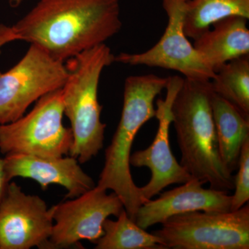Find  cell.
<instances>
[{
  "label": "cell",
  "mask_w": 249,
  "mask_h": 249,
  "mask_svg": "<svg viewBox=\"0 0 249 249\" xmlns=\"http://www.w3.org/2000/svg\"><path fill=\"white\" fill-rule=\"evenodd\" d=\"M64 115L61 88L42 96L17 120L0 124V152L44 157L69 155L73 134L64 125Z\"/></svg>",
  "instance_id": "cell-5"
},
{
  "label": "cell",
  "mask_w": 249,
  "mask_h": 249,
  "mask_svg": "<svg viewBox=\"0 0 249 249\" xmlns=\"http://www.w3.org/2000/svg\"><path fill=\"white\" fill-rule=\"evenodd\" d=\"M124 209L114 192L107 194L98 186L52 206L53 226L47 249L79 246L82 240L96 242L104 234L105 221L109 216L117 217Z\"/></svg>",
  "instance_id": "cell-9"
},
{
  "label": "cell",
  "mask_w": 249,
  "mask_h": 249,
  "mask_svg": "<svg viewBox=\"0 0 249 249\" xmlns=\"http://www.w3.org/2000/svg\"><path fill=\"white\" fill-rule=\"evenodd\" d=\"M16 40H19V37L15 31L14 27L0 24V52L3 46Z\"/></svg>",
  "instance_id": "cell-20"
},
{
  "label": "cell",
  "mask_w": 249,
  "mask_h": 249,
  "mask_svg": "<svg viewBox=\"0 0 249 249\" xmlns=\"http://www.w3.org/2000/svg\"><path fill=\"white\" fill-rule=\"evenodd\" d=\"M211 108L219 154L224 164L232 173L237 169L241 150L249 138V119L214 92L211 96Z\"/></svg>",
  "instance_id": "cell-15"
},
{
  "label": "cell",
  "mask_w": 249,
  "mask_h": 249,
  "mask_svg": "<svg viewBox=\"0 0 249 249\" xmlns=\"http://www.w3.org/2000/svg\"><path fill=\"white\" fill-rule=\"evenodd\" d=\"M237 175L234 177L235 193L231 196V211L241 209L249 200V138L242 146Z\"/></svg>",
  "instance_id": "cell-19"
},
{
  "label": "cell",
  "mask_w": 249,
  "mask_h": 249,
  "mask_svg": "<svg viewBox=\"0 0 249 249\" xmlns=\"http://www.w3.org/2000/svg\"><path fill=\"white\" fill-rule=\"evenodd\" d=\"M248 19L231 16L213 24L194 39V46L214 72L229 61L249 53Z\"/></svg>",
  "instance_id": "cell-14"
},
{
  "label": "cell",
  "mask_w": 249,
  "mask_h": 249,
  "mask_svg": "<svg viewBox=\"0 0 249 249\" xmlns=\"http://www.w3.org/2000/svg\"><path fill=\"white\" fill-rule=\"evenodd\" d=\"M9 182L5 171L4 159H0V203L2 200Z\"/></svg>",
  "instance_id": "cell-21"
},
{
  "label": "cell",
  "mask_w": 249,
  "mask_h": 249,
  "mask_svg": "<svg viewBox=\"0 0 249 249\" xmlns=\"http://www.w3.org/2000/svg\"><path fill=\"white\" fill-rule=\"evenodd\" d=\"M5 171L10 181L14 178H31L43 190L49 185L64 187L66 198L72 199L94 188L93 178L82 169L73 157H44L14 154L5 155Z\"/></svg>",
  "instance_id": "cell-13"
},
{
  "label": "cell",
  "mask_w": 249,
  "mask_h": 249,
  "mask_svg": "<svg viewBox=\"0 0 249 249\" xmlns=\"http://www.w3.org/2000/svg\"><path fill=\"white\" fill-rule=\"evenodd\" d=\"M204 181L192 178L182 186L160 193L157 199L145 201L137 211L136 224L146 230L177 214L193 211L214 213L231 211V196L227 192L204 188Z\"/></svg>",
  "instance_id": "cell-12"
},
{
  "label": "cell",
  "mask_w": 249,
  "mask_h": 249,
  "mask_svg": "<svg viewBox=\"0 0 249 249\" xmlns=\"http://www.w3.org/2000/svg\"><path fill=\"white\" fill-rule=\"evenodd\" d=\"M231 16L249 19V0H187L183 29L194 40L214 23Z\"/></svg>",
  "instance_id": "cell-16"
},
{
  "label": "cell",
  "mask_w": 249,
  "mask_h": 249,
  "mask_svg": "<svg viewBox=\"0 0 249 249\" xmlns=\"http://www.w3.org/2000/svg\"><path fill=\"white\" fill-rule=\"evenodd\" d=\"M19 40L65 62L106 41L122 27L119 0H40L13 25Z\"/></svg>",
  "instance_id": "cell-1"
},
{
  "label": "cell",
  "mask_w": 249,
  "mask_h": 249,
  "mask_svg": "<svg viewBox=\"0 0 249 249\" xmlns=\"http://www.w3.org/2000/svg\"><path fill=\"white\" fill-rule=\"evenodd\" d=\"M183 78L169 77L165 99H158L156 116L159 127L151 145L145 150L130 155L129 164L137 168L146 167L151 172V178L145 186L139 187L144 202L160 194L172 184L184 183L192 177L183 168L172 152L170 145V127L172 124V105L182 85Z\"/></svg>",
  "instance_id": "cell-11"
},
{
  "label": "cell",
  "mask_w": 249,
  "mask_h": 249,
  "mask_svg": "<svg viewBox=\"0 0 249 249\" xmlns=\"http://www.w3.org/2000/svg\"><path fill=\"white\" fill-rule=\"evenodd\" d=\"M63 62L34 45L12 68L0 71V124L22 117L29 106L47 93L61 89L68 78Z\"/></svg>",
  "instance_id": "cell-7"
},
{
  "label": "cell",
  "mask_w": 249,
  "mask_h": 249,
  "mask_svg": "<svg viewBox=\"0 0 249 249\" xmlns=\"http://www.w3.org/2000/svg\"><path fill=\"white\" fill-rule=\"evenodd\" d=\"M104 234L96 241V249H166L161 239L139 227L124 210L116 220L106 219Z\"/></svg>",
  "instance_id": "cell-17"
},
{
  "label": "cell",
  "mask_w": 249,
  "mask_h": 249,
  "mask_svg": "<svg viewBox=\"0 0 249 249\" xmlns=\"http://www.w3.org/2000/svg\"><path fill=\"white\" fill-rule=\"evenodd\" d=\"M213 91L249 119V55L223 65L211 80Z\"/></svg>",
  "instance_id": "cell-18"
},
{
  "label": "cell",
  "mask_w": 249,
  "mask_h": 249,
  "mask_svg": "<svg viewBox=\"0 0 249 249\" xmlns=\"http://www.w3.org/2000/svg\"><path fill=\"white\" fill-rule=\"evenodd\" d=\"M187 0H162L168 17L164 34L152 48L139 53H121L114 62L173 70L188 80H212L215 72L188 40L183 29Z\"/></svg>",
  "instance_id": "cell-8"
},
{
  "label": "cell",
  "mask_w": 249,
  "mask_h": 249,
  "mask_svg": "<svg viewBox=\"0 0 249 249\" xmlns=\"http://www.w3.org/2000/svg\"><path fill=\"white\" fill-rule=\"evenodd\" d=\"M53 226L52 207L10 181L0 203V249H46Z\"/></svg>",
  "instance_id": "cell-10"
},
{
  "label": "cell",
  "mask_w": 249,
  "mask_h": 249,
  "mask_svg": "<svg viewBox=\"0 0 249 249\" xmlns=\"http://www.w3.org/2000/svg\"><path fill=\"white\" fill-rule=\"evenodd\" d=\"M213 92L211 80L183 78L172 105V124L181 153L180 164L192 178L229 193L234 190V177L219 154L211 108Z\"/></svg>",
  "instance_id": "cell-2"
},
{
  "label": "cell",
  "mask_w": 249,
  "mask_h": 249,
  "mask_svg": "<svg viewBox=\"0 0 249 249\" xmlns=\"http://www.w3.org/2000/svg\"><path fill=\"white\" fill-rule=\"evenodd\" d=\"M114 62V55L106 43L67 60L69 76L62 88L64 114L73 134L70 154L80 164L97 155L104 145L106 124L101 119L98 85L103 70Z\"/></svg>",
  "instance_id": "cell-4"
},
{
  "label": "cell",
  "mask_w": 249,
  "mask_h": 249,
  "mask_svg": "<svg viewBox=\"0 0 249 249\" xmlns=\"http://www.w3.org/2000/svg\"><path fill=\"white\" fill-rule=\"evenodd\" d=\"M26 0H9V4L12 7H16L24 2Z\"/></svg>",
  "instance_id": "cell-22"
},
{
  "label": "cell",
  "mask_w": 249,
  "mask_h": 249,
  "mask_svg": "<svg viewBox=\"0 0 249 249\" xmlns=\"http://www.w3.org/2000/svg\"><path fill=\"white\" fill-rule=\"evenodd\" d=\"M152 233L161 239L165 249H249V206L227 213L177 214Z\"/></svg>",
  "instance_id": "cell-6"
},
{
  "label": "cell",
  "mask_w": 249,
  "mask_h": 249,
  "mask_svg": "<svg viewBox=\"0 0 249 249\" xmlns=\"http://www.w3.org/2000/svg\"><path fill=\"white\" fill-rule=\"evenodd\" d=\"M168 78L152 73L126 78L120 121L110 145L106 150L104 166L96 185L114 192L134 221L144 201L131 174V149L141 127L155 117L154 101L166 88Z\"/></svg>",
  "instance_id": "cell-3"
}]
</instances>
